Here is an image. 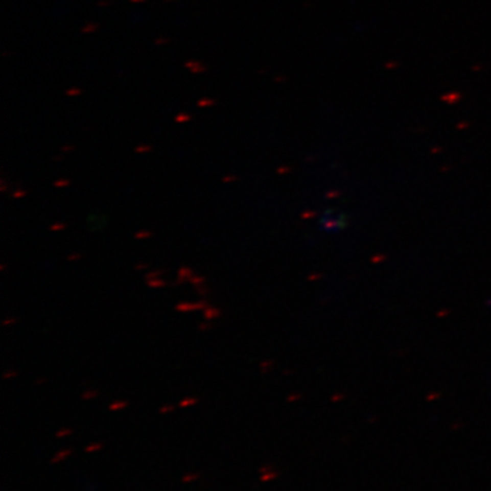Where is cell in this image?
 Listing matches in <instances>:
<instances>
[{
    "label": "cell",
    "instance_id": "obj_1",
    "mask_svg": "<svg viewBox=\"0 0 491 491\" xmlns=\"http://www.w3.org/2000/svg\"><path fill=\"white\" fill-rule=\"evenodd\" d=\"M211 306V303L206 300V299H201V300L195 301V303H190V301H183V303H178L175 306V310L176 311H180V313H190V311H203L206 310L207 307Z\"/></svg>",
    "mask_w": 491,
    "mask_h": 491
},
{
    "label": "cell",
    "instance_id": "obj_2",
    "mask_svg": "<svg viewBox=\"0 0 491 491\" xmlns=\"http://www.w3.org/2000/svg\"><path fill=\"white\" fill-rule=\"evenodd\" d=\"M193 274H194L193 269L189 268V266H186V265H183V266H180V268H179L178 277H176V280L174 281V285L186 284V281L190 280V277L193 276Z\"/></svg>",
    "mask_w": 491,
    "mask_h": 491
},
{
    "label": "cell",
    "instance_id": "obj_3",
    "mask_svg": "<svg viewBox=\"0 0 491 491\" xmlns=\"http://www.w3.org/2000/svg\"><path fill=\"white\" fill-rule=\"evenodd\" d=\"M221 310L219 307H215V306H209L206 310H203V318L206 321H212V319H217V318L221 317Z\"/></svg>",
    "mask_w": 491,
    "mask_h": 491
},
{
    "label": "cell",
    "instance_id": "obj_4",
    "mask_svg": "<svg viewBox=\"0 0 491 491\" xmlns=\"http://www.w3.org/2000/svg\"><path fill=\"white\" fill-rule=\"evenodd\" d=\"M146 284H148L149 288L160 289L167 287V281L161 280V278H153V280H146Z\"/></svg>",
    "mask_w": 491,
    "mask_h": 491
},
{
    "label": "cell",
    "instance_id": "obj_5",
    "mask_svg": "<svg viewBox=\"0 0 491 491\" xmlns=\"http://www.w3.org/2000/svg\"><path fill=\"white\" fill-rule=\"evenodd\" d=\"M189 283H190V284L194 285V287H198V285L206 284V277L202 276V274H198V273H194V274H193V276L190 277V280H189Z\"/></svg>",
    "mask_w": 491,
    "mask_h": 491
},
{
    "label": "cell",
    "instance_id": "obj_6",
    "mask_svg": "<svg viewBox=\"0 0 491 491\" xmlns=\"http://www.w3.org/2000/svg\"><path fill=\"white\" fill-rule=\"evenodd\" d=\"M198 401V397H186V399H183V400L179 403V407H180V408H186V407L195 405Z\"/></svg>",
    "mask_w": 491,
    "mask_h": 491
},
{
    "label": "cell",
    "instance_id": "obj_7",
    "mask_svg": "<svg viewBox=\"0 0 491 491\" xmlns=\"http://www.w3.org/2000/svg\"><path fill=\"white\" fill-rule=\"evenodd\" d=\"M152 236H153L152 231H149V229H139V231L136 232L135 235H134V238H135L136 240H145V239H149V238H152Z\"/></svg>",
    "mask_w": 491,
    "mask_h": 491
},
{
    "label": "cell",
    "instance_id": "obj_8",
    "mask_svg": "<svg viewBox=\"0 0 491 491\" xmlns=\"http://www.w3.org/2000/svg\"><path fill=\"white\" fill-rule=\"evenodd\" d=\"M164 273H166V270H162V269H157V270H152V272L146 273L145 278H146V280H153V278H157V277L162 276Z\"/></svg>",
    "mask_w": 491,
    "mask_h": 491
},
{
    "label": "cell",
    "instance_id": "obj_9",
    "mask_svg": "<svg viewBox=\"0 0 491 491\" xmlns=\"http://www.w3.org/2000/svg\"><path fill=\"white\" fill-rule=\"evenodd\" d=\"M99 390H85V392L82 393V399L83 400H91V399L99 397Z\"/></svg>",
    "mask_w": 491,
    "mask_h": 491
},
{
    "label": "cell",
    "instance_id": "obj_10",
    "mask_svg": "<svg viewBox=\"0 0 491 491\" xmlns=\"http://www.w3.org/2000/svg\"><path fill=\"white\" fill-rule=\"evenodd\" d=\"M127 405V401H115V403H112V404L109 405V409H111V411H118V409L126 408Z\"/></svg>",
    "mask_w": 491,
    "mask_h": 491
},
{
    "label": "cell",
    "instance_id": "obj_11",
    "mask_svg": "<svg viewBox=\"0 0 491 491\" xmlns=\"http://www.w3.org/2000/svg\"><path fill=\"white\" fill-rule=\"evenodd\" d=\"M195 289H197V292H198V295H201V296H202V297L207 296V295L211 293V289L207 288V285H206V284L198 285V287H195Z\"/></svg>",
    "mask_w": 491,
    "mask_h": 491
},
{
    "label": "cell",
    "instance_id": "obj_12",
    "mask_svg": "<svg viewBox=\"0 0 491 491\" xmlns=\"http://www.w3.org/2000/svg\"><path fill=\"white\" fill-rule=\"evenodd\" d=\"M71 453V450L70 449H67V450H62V452H59L56 456H55L54 458H52V462H56V461H60V460H63L64 457H67L68 454Z\"/></svg>",
    "mask_w": 491,
    "mask_h": 491
},
{
    "label": "cell",
    "instance_id": "obj_13",
    "mask_svg": "<svg viewBox=\"0 0 491 491\" xmlns=\"http://www.w3.org/2000/svg\"><path fill=\"white\" fill-rule=\"evenodd\" d=\"M67 228V224L66 223H55V224H52L50 227V229L51 231H54V232H59V231H64Z\"/></svg>",
    "mask_w": 491,
    "mask_h": 491
},
{
    "label": "cell",
    "instance_id": "obj_14",
    "mask_svg": "<svg viewBox=\"0 0 491 491\" xmlns=\"http://www.w3.org/2000/svg\"><path fill=\"white\" fill-rule=\"evenodd\" d=\"M212 328H213V325H212L209 321H206V322H202V323H199L198 331L199 332H207V331H211Z\"/></svg>",
    "mask_w": 491,
    "mask_h": 491
},
{
    "label": "cell",
    "instance_id": "obj_15",
    "mask_svg": "<svg viewBox=\"0 0 491 491\" xmlns=\"http://www.w3.org/2000/svg\"><path fill=\"white\" fill-rule=\"evenodd\" d=\"M172 411H175V407L172 404H164L160 408V413H168Z\"/></svg>",
    "mask_w": 491,
    "mask_h": 491
},
{
    "label": "cell",
    "instance_id": "obj_16",
    "mask_svg": "<svg viewBox=\"0 0 491 491\" xmlns=\"http://www.w3.org/2000/svg\"><path fill=\"white\" fill-rule=\"evenodd\" d=\"M17 376L18 371H15V370H7V371H5V374H3V378H5V380H10V378H15Z\"/></svg>",
    "mask_w": 491,
    "mask_h": 491
},
{
    "label": "cell",
    "instance_id": "obj_17",
    "mask_svg": "<svg viewBox=\"0 0 491 491\" xmlns=\"http://www.w3.org/2000/svg\"><path fill=\"white\" fill-rule=\"evenodd\" d=\"M81 258H82V255H81L79 252H73V254L67 256V261H68V262H75V261H79Z\"/></svg>",
    "mask_w": 491,
    "mask_h": 491
},
{
    "label": "cell",
    "instance_id": "obj_18",
    "mask_svg": "<svg viewBox=\"0 0 491 491\" xmlns=\"http://www.w3.org/2000/svg\"><path fill=\"white\" fill-rule=\"evenodd\" d=\"M15 322H17V318L9 317V318H6L5 321H3V326H5V328H7V326H10V325H14Z\"/></svg>",
    "mask_w": 491,
    "mask_h": 491
},
{
    "label": "cell",
    "instance_id": "obj_19",
    "mask_svg": "<svg viewBox=\"0 0 491 491\" xmlns=\"http://www.w3.org/2000/svg\"><path fill=\"white\" fill-rule=\"evenodd\" d=\"M25 195H26L25 190H17V191H14V193H13V198L19 199V198H24Z\"/></svg>",
    "mask_w": 491,
    "mask_h": 491
},
{
    "label": "cell",
    "instance_id": "obj_20",
    "mask_svg": "<svg viewBox=\"0 0 491 491\" xmlns=\"http://www.w3.org/2000/svg\"><path fill=\"white\" fill-rule=\"evenodd\" d=\"M71 433H73V431H71L70 429H63V430H60V431H58V433H56V437L60 438V437H64V435H70Z\"/></svg>",
    "mask_w": 491,
    "mask_h": 491
},
{
    "label": "cell",
    "instance_id": "obj_21",
    "mask_svg": "<svg viewBox=\"0 0 491 491\" xmlns=\"http://www.w3.org/2000/svg\"><path fill=\"white\" fill-rule=\"evenodd\" d=\"M70 184V182L68 180H64V179H62V180H56L55 182V186L56 187H67Z\"/></svg>",
    "mask_w": 491,
    "mask_h": 491
},
{
    "label": "cell",
    "instance_id": "obj_22",
    "mask_svg": "<svg viewBox=\"0 0 491 491\" xmlns=\"http://www.w3.org/2000/svg\"><path fill=\"white\" fill-rule=\"evenodd\" d=\"M101 443H95V445H90L86 448V452H93V450H99L101 449Z\"/></svg>",
    "mask_w": 491,
    "mask_h": 491
},
{
    "label": "cell",
    "instance_id": "obj_23",
    "mask_svg": "<svg viewBox=\"0 0 491 491\" xmlns=\"http://www.w3.org/2000/svg\"><path fill=\"white\" fill-rule=\"evenodd\" d=\"M135 269L136 270H145V269H148V264H142V262H141V264L136 265Z\"/></svg>",
    "mask_w": 491,
    "mask_h": 491
},
{
    "label": "cell",
    "instance_id": "obj_24",
    "mask_svg": "<svg viewBox=\"0 0 491 491\" xmlns=\"http://www.w3.org/2000/svg\"><path fill=\"white\" fill-rule=\"evenodd\" d=\"M45 382H46V378H38V380H36L34 385H42V384H45Z\"/></svg>",
    "mask_w": 491,
    "mask_h": 491
},
{
    "label": "cell",
    "instance_id": "obj_25",
    "mask_svg": "<svg viewBox=\"0 0 491 491\" xmlns=\"http://www.w3.org/2000/svg\"><path fill=\"white\" fill-rule=\"evenodd\" d=\"M224 182L227 183V182H233V180H236V178L235 176H225V178L223 179Z\"/></svg>",
    "mask_w": 491,
    "mask_h": 491
},
{
    "label": "cell",
    "instance_id": "obj_26",
    "mask_svg": "<svg viewBox=\"0 0 491 491\" xmlns=\"http://www.w3.org/2000/svg\"><path fill=\"white\" fill-rule=\"evenodd\" d=\"M194 478H198V476H195V475H191V476H187V478H184V482H189L190 479H194Z\"/></svg>",
    "mask_w": 491,
    "mask_h": 491
}]
</instances>
